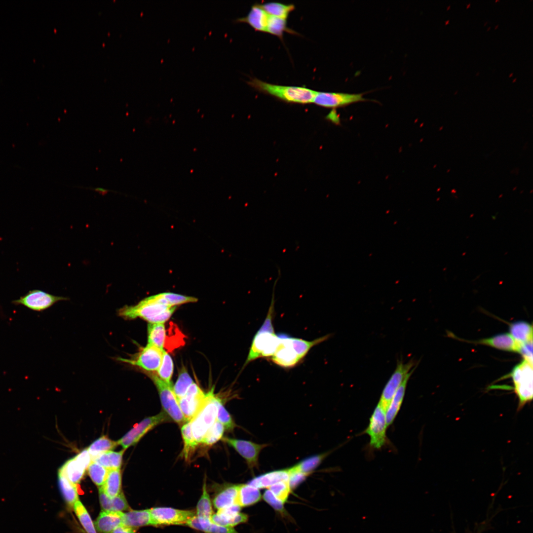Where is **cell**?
I'll list each match as a JSON object with an SVG mask.
<instances>
[{"mask_svg":"<svg viewBox=\"0 0 533 533\" xmlns=\"http://www.w3.org/2000/svg\"><path fill=\"white\" fill-rule=\"evenodd\" d=\"M186 525L205 533H239L232 527L217 525L211 522L210 520L199 518L196 516L190 520Z\"/></svg>","mask_w":533,"mask_h":533,"instance_id":"obj_23","label":"cell"},{"mask_svg":"<svg viewBox=\"0 0 533 533\" xmlns=\"http://www.w3.org/2000/svg\"><path fill=\"white\" fill-rule=\"evenodd\" d=\"M274 302V292H273L267 314L264 323L253 339L244 367L258 358L271 357L276 350L279 338L275 334L272 323Z\"/></svg>","mask_w":533,"mask_h":533,"instance_id":"obj_2","label":"cell"},{"mask_svg":"<svg viewBox=\"0 0 533 533\" xmlns=\"http://www.w3.org/2000/svg\"><path fill=\"white\" fill-rule=\"evenodd\" d=\"M152 526L186 525L195 515L193 510H181L168 507L150 509Z\"/></svg>","mask_w":533,"mask_h":533,"instance_id":"obj_7","label":"cell"},{"mask_svg":"<svg viewBox=\"0 0 533 533\" xmlns=\"http://www.w3.org/2000/svg\"><path fill=\"white\" fill-rule=\"evenodd\" d=\"M181 434L184 443L182 457L188 460L198 446L192 435L190 421H186L181 426Z\"/></svg>","mask_w":533,"mask_h":533,"instance_id":"obj_35","label":"cell"},{"mask_svg":"<svg viewBox=\"0 0 533 533\" xmlns=\"http://www.w3.org/2000/svg\"><path fill=\"white\" fill-rule=\"evenodd\" d=\"M73 507L85 532L87 533H97L91 517L82 503L78 500Z\"/></svg>","mask_w":533,"mask_h":533,"instance_id":"obj_40","label":"cell"},{"mask_svg":"<svg viewBox=\"0 0 533 533\" xmlns=\"http://www.w3.org/2000/svg\"><path fill=\"white\" fill-rule=\"evenodd\" d=\"M289 477L288 469L274 470L254 478L248 484L257 489L268 488L277 482L289 480Z\"/></svg>","mask_w":533,"mask_h":533,"instance_id":"obj_21","label":"cell"},{"mask_svg":"<svg viewBox=\"0 0 533 533\" xmlns=\"http://www.w3.org/2000/svg\"><path fill=\"white\" fill-rule=\"evenodd\" d=\"M449 20H448L446 21H445V24L447 25L449 23Z\"/></svg>","mask_w":533,"mask_h":533,"instance_id":"obj_53","label":"cell"},{"mask_svg":"<svg viewBox=\"0 0 533 533\" xmlns=\"http://www.w3.org/2000/svg\"><path fill=\"white\" fill-rule=\"evenodd\" d=\"M513 73H511V74H510V75H509V76H512V75H513Z\"/></svg>","mask_w":533,"mask_h":533,"instance_id":"obj_57","label":"cell"},{"mask_svg":"<svg viewBox=\"0 0 533 533\" xmlns=\"http://www.w3.org/2000/svg\"><path fill=\"white\" fill-rule=\"evenodd\" d=\"M67 300L66 298L50 294L40 290L29 291L19 299L12 301L15 305H22L34 311H41L51 306L58 301Z\"/></svg>","mask_w":533,"mask_h":533,"instance_id":"obj_12","label":"cell"},{"mask_svg":"<svg viewBox=\"0 0 533 533\" xmlns=\"http://www.w3.org/2000/svg\"><path fill=\"white\" fill-rule=\"evenodd\" d=\"M261 497L259 490L249 484H241L239 486L237 504L241 507L254 504L259 501Z\"/></svg>","mask_w":533,"mask_h":533,"instance_id":"obj_30","label":"cell"},{"mask_svg":"<svg viewBox=\"0 0 533 533\" xmlns=\"http://www.w3.org/2000/svg\"><path fill=\"white\" fill-rule=\"evenodd\" d=\"M411 376L407 377L394 395L386 412L385 417L387 426L391 425L396 418L403 402L406 386Z\"/></svg>","mask_w":533,"mask_h":533,"instance_id":"obj_26","label":"cell"},{"mask_svg":"<svg viewBox=\"0 0 533 533\" xmlns=\"http://www.w3.org/2000/svg\"><path fill=\"white\" fill-rule=\"evenodd\" d=\"M87 469V467L75 456L68 460L59 468L58 472L76 485L80 482Z\"/></svg>","mask_w":533,"mask_h":533,"instance_id":"obj_22","label":"cell"},{"mask_svg":"<svg viewBox=\"0 0 533 533\" xmlns=\"http://www.w3.org/2000/svg\"><path fill=\"white\" fill-rule=\"evenodd\" d=\"M217 420L221 423L228 431H232L236 427V424L230 414L225 408L222 400L219 402L218 406Z\"/></svg>","mask_w":533,"mask_h":533,"instance_id":"obj_46","label":"cell"},{"mask_svg":"<svg viewBox=\"0 0 533 533\" xmlns=\"http://www.w3.org/2000/svg\"><path fill=\"white\" fill-rule=\"evenodd\" d=\"M58 479L59 488L64 498L69 506L73 507L75 503L78 500L76 485L59 472L58 473Z\"/></svg>","mask_w":533,"mask_h":533,"instance_id":"obj_33","label":"cell"},{"mask_svg":"<svg viewBox=\"0 0 533 533\" xmlns=\"http://www.w3.org/2000/svg\"><path fill=\"white\" fill-rule=\"evenodd\" d=\"M263 498L275 510L282 513H284V503L276 497L269 489L265 492Z\"/></svg>","mask_w":533,"mask_h":533,"instance_id":"obj_48","label":"cell"},{"mask_svg":"<svg viewBox=\"0 0 533 533\" xmlns=\"http://www.w3.org/2000/svg\"><path fill=\"white\" fill-rule=\"evenodd\" d=\"M205 394L201 409L190 420L192 435L197 445L200 444L207 431L217 420L218 406L222 400L214 394L213 389Z\"/></svg>","mask_w":533,"mask_h":533,"instance_id":"obj_4","label":"cell"},{"mask_svg":"<svg viewBox=\"0 0 533 533\" xmlns=\"http://www.w3.org/2000/svg\"><path fill=\"white\" fill-rule=\"evenodd\" d=\"M205 393L197 384L193 382L186 394L178 400L180 408L186 421H190L197 413L202 406Z\"/></svg>","mask_w":533,"mask_h":533,"instance_id":"obj_16","label":"cell"},{"mask_svg":"<svg viewBox=\"0 0 533 533\" xmlns=\"http://www.w3.org/2000/svg\"><path fill=\"white\" fill-rule=\"evenodd\" d=\"M174 365L170 355L164 349L161 364L157 371V376L168 383H171L173 373Z\"/></svg>","mask_w":533,"mask_h":533,"instance_id":"obj_42","label":"cell"},{"mask_svg":"<svg viewBox=\"0 0 533 533\" xmlns=\"http://www.w3.org/2000/svg\"><path fill=\"white\" fill-rule=\"evenodd\" d=\"M285 31L290 32L286 20L269 15L266 32L281 38Z\"/></svg>","mask_w":533,"mask_h":533,"instance_id":"obj_44","label":"cell"},{"mask_svg":"<svg viewBox=\"0 0 533 533\" xmlns=\"http://www.w3.org/2000/svg\"><path fill=\"white\" fill-rule=\"evenodd\" d=\"M499 1V0H495V2Z\"/></svg>","mask_w":533,"mask_h":533,"instance_id":"obj_60","label":"cell"},{"mask_svg":"<svg viewBox=\"0 0 533 533\" xmlns=\"http://www.w3.org/2000/svg\"><path fill=\"white\" fill-rule=\"evenodd\" d=\"M224 425L216 420L206 432L200 444L211 446L222 439L225 431Z\"/></svg>","mask_w":533,"mask_h":533,"instance_id":"obj_41","label":"cell"},{"mask_svg":"<svg viewBox=\"0 0 533 533\" xmlns=\"http://www.w3.org/2000/svg\"><path fill=\"white\" fill-rule=\"evenodd\" d=\"M159 295L170 306H176L177 305L194 303L197 301V299L194 297L171 292L162 293L159 294Z\"/></svg>","mask_w":533,"mask_h":533,"instance_id":"obj_45","label":"cell"},{"mask_svg":"<svg viewBox=\"0 0 533 533\" xmlns=\"http://www.w3.org/2000/svg\"><path fill=\"white\" fill-rule=\"evenodd\" d=\"M105 494L113 497L121 491V471L120 469L109 470L104 484L101 486Z\"/></svg>","mask_w":533,"mask_h":533,"instance_id":"obj_29","label":"cell"},{"mask_svg":"<svg viewBox=\"0 0 533 533\" xmlns=\"http://www.w3.org/2000/svg\"><path fill=\"white\" fill-rule=\"evenodd\" d=\"M112 533H136V531L134 529L121 525L114 529Z\"/></svg>","mask_w":533,"mask_h":533,"instance_id":"obj_51","label":"cell"},{"mask_svg":"<svg viewBox=\"0 0 533 533\" xmlns=\"http://www.w3.org/2000/svg\"><path fill=\"white\" fill-rule=\"evenodd\" d=\"M168 416L163 411L145 418L118 440V445L121 446L124 450L135 445L149 431L157 425L168 421Z\"/></svg>","mask_w":533,"mask_h":533,"instance_id":"obj_9","label":"cell"},{"mask_svg":"<svg viewBox=\"0 0 533 533\" xmlns=\"http://www.w3.org/2000/svg\"><path fill=\"white\" fill-rule=\"evenodd\" d=\"M87 470L91 480L96 486L100 487L103 485L109 470L97 462L92 461Z\"/></svg>","mask_w":533,"mask_h":533,"instance_id":"obj_43","label":"cell"},{"mask_svg":"<svg viewBox=\"0 0 533 533\" xmlns=\"http://www.w3.org/2000/svg\"><path fill=\"white\" fill-rule=\"evenodd\" d=\"M193 382L185 369H182L176 382L172 387L173 392L177 400L181 398L186 394Z\"/></svg>","mask_w":533,"mask_h":533,"instance_id":"obj_39","label":"cell"},{"mask_svg":"<svg viewBox=\"0 0 533 533\" xmlns=\"http://www.w3.org/2000/svg\"><path fill=\"white\" fill-rule=\"evenodd\" d=\"M385 411L378 404L375 409L365 433L370 437V445L376 449L381 448L386 443L387 428Z\"/></svg>","mask_w":533,"mask_h":533,"instance_id":"obj_10","label":"cell"},{"mask_svg":"<svg viewBox=\"0 0 533 533\" xmlns=\"http://www.w3.org/2000/svg\"><path fill=\"white\" fill-rule=\"evenodd\" d=\"M490 28H491L490 27H488V28L487 29V31H488L489 29H490Z\"/></svg>","mask_w":533,"mask_h":533,"instance_id":"obj_59","label":"cell"},{"mask_svg":"<svg viewBox=\"0 0 533 533\" xmlns=\"http://www.w3.org/2000/svg\"><path fill=\"white\" fill-rule=\"evenodd\" d=\"M240 485H228L224 486L215 495L213 504L217 510L234 504H237V497Z\"/></svg>","mask_w":533,"mask_h":533,"instance_id":"obj_20","label":"cell"},{"mask_svg":"<svg viewBox=\"0 0 533 533\" xmlns=\"http://www.w3.org/2000/svg\"><path fill=\"white\" fill-rule=\"evenodd\" d=\"M94 190H95L96 191H97V192H99L100 193H102V194L106 193L109 191L107 190H105V189L100 188H95V189H94Z\"/></svg>","mask_w":533,"mask_h":533,"instance_id":"obj_52","label":"cell"},{"mask_svg":"<svg viewBox=\"0 0 533 533\" xmlns=\"http://www.w3.org/2000/svg\"><path fill=\"white\" fill-rule=\"evenodd\" d=\"M247 515L238 512L234 514H228L217 512L213 514L210 521L214 524L229 527H232L248 521Z\"/></svg>","mask_w":533,"mask_h":533,"instance_id":"obj_31","label":"cell"},{"mask_svg":"<svg viewBox=\"0 0 533 533\" xmlns=\"http://www.w3.org/2000/svg\"><path fill=\"white\" fill-rule=\"evenodd\" d=\"M470 6V3H468L466 6V8H468L469 7V6Z\"/></svg>","mask_w":533,"mask_h":533,"instance_id":"obj_54","label":"cell"},{"mask_svg":"<svg viewBox=\"0 0 533 533\" xmlns=\"http://www.w3.org/2000/svg\"><path fill=\"white\" fill-rule=\"evenodd\" d=\"M247 83L257 91L289 103H313L316 92L305 87L273 84L256 78H251Z\"/></svg>","mask_w":533,"mask_h":533,"instance_id":"obj_3","label":"cell"},{"mask_svg":"<svg viewBox=\"0 0 533 533\" xmlns=\"http://www.w3.org/2000/svg\"><path fill=\"white\" fill-rule=\"evenodd\" d=\"M268 15L286 19L289 14L295 9L293 4H284L277 2H270L259 4Z\"/></svg>","mask_w":533,"mask_h":533,"instance_id":"obj_37","label":"cell"},{"mask_svg":"<svg viewBox=\"0 0 533 533\" xmlns=\"http://www.w3.org/2000/svg\"><path fill=\"white\" fill-rule=\"evenodd\" d=\"M99 493L100 503L103 510L122 512L129 509L126 499L122 492L114 497H110L105 494L102 487H100Z\"/></svg>","mask_w":533,"mask_h":533,"instance_id":"obj_25","label":"cell"},{"mask_svg":"<svg viewBox=\"0 0 533 533\" xmlns=\"http://www.w3.org/2000/svg\"><path fill=\"white\" fill-rule=\"evenodd\" d=\"M288 469L289 474V483L291 490L299 486L308 475L301 472L291 471L289 468Z\"/></svg>","mask_w":533,"mask_h":533,"instance_id":"obj_49","label":"cell"},{"mask_svg":"<svg viewBox=\"0 0 533 533\" xmlns=\"http://www.w3.org/2000/svg\"><path fill=\"white\" fill-rule=\"evenodd\" d=\"M450 7H451V6H450V5L448 6L447 7V10H448V9H449V8H450Z\"/></svg>","mask_w":533,"mask_h":533,"instance_id":"obj_56","label":"cell"},{"mask_svg":"<svg viewBox=\"0 0 533 533\" xmlns=\"http://www.w3.org/2000/svg\"><path fill=\"white\" fill-rule=\"evenodd\" d=\"M117 445V441H113L107 436L103 435L95 440L87 449L92 459L103 453L112 451Z\"/></svg>","mask_w":533,"mask_h":533,"instance_id":"obj_36","label":"cell"},{"mask_svg":"<svg viewBox=\"0 0 533 533\" xmlns=\"http://www.w3.org/2000/svg\"><path fill=\"white\" fill-rule=\"evenodd\" d=\"M479 74V72L477 73L476 75H478Z\"/></svg>","mask_w":533,"mask_h":533,"instance_id":"obj_61","label":"cell"},{"mask_svg":"<svg viewBox=\"0 0 533 533\" xmlns=\"http://www.w3.org/2000/svg\"><path fill=\"white\" fill-rule=\"evenodd\" d=\"M176 306H170L158 294L149 297L133 306L119 309V316L125 319L141 318L149 323H164L167 321Z\"/></svg>","mask_w":533,"mask_h":533,"instance_id":"obj_1","label":"cell"},{"mask_svg":"<svg viewBox=\"0 0 533 533\" xmlns=\"http://www.w3.org/2000/svg\"><path fill=\"white\" fill-rule=\"evenodd\" d=\"M279 343L276 351L270 357L272 362L281 367H295L302 360L293 346L291 337L285 334L278 335Z\"/></svg>","mask_w":533,"mask_h":533,"instance_id":"obj_15","label":"cell"},{"mask_svg":"<svg viewBox=\"0 0 533 533\" xmlns=\"http://www.w3.org/2000/svg\"><path fill=\"white\" fill-rule=\"evenodd\" d=\"M122 525L134 529L141 527L152 526L150 509L130 510L126 513H123Z\"/></svg>","mask_w":533,"mask_h":533,"instance_id":"obj_24","label":"cell"},{"mask_svg":"<svg viewBox=\"0 0 533 533\" xmlns=\"http://www.w3.org/2000/svg\"><path fill=\"white\" fill-rule=\"evenodd\" d=\"M166 330L164 323H149L148 342L161 349H163L166 340Z\"/></svg>","mask_w":533,"mask_h":533,"instance_id":"obj_34","label":"cell"},{"mask_svg":"<svg viewBox=\"0 0 533 533\" xmlns=\"http://www.w3.org/2000/svg\"><path fill=\"white\" fill-rule=\"evenodd\" d=\"M516 79H517L516 78H515L514 79H513L512 81L515 82L516 81Z\"/></svg>","mask_w":533,"mask_h":533,"instance_id":"obj_55","label":"cell"},{"mask_svg":"<svg viewBox=\"0 0 533 533\" xmlns=\"http://www.w3.org/2000/svg\"><path fill=\"white\" fill-rule=\"evenodd\" d=\"M222 440L233 448L246 461L250 470L258 466L259 456L267 444H257L250 441L223 437Z\"/></svg>","mask_w":533,"mask_h":533,"instance_id":"obj_13","label":"cell"},{"mask_svg":"<svg viewBox=\"0 0 533 533\" xmlns=\"http://www.w3.org/2000/svg\"><path fill=\"white\" fill-rule=\"evenodd\" d=\"M163 350L148 343L133 358H119V360L137 366L145 372H154L158 370L161 364Z\"/></svg>","mask_w":533,"mask_h":533,"instance_id":"obj_11","label":"cell"},{"mask_svg":"<svg viewBox=\"0 0 533 533\" xmlns=\"http://www.w3.org/2000/svg\"><path fill=\"white\" fill-rule=\"evenodd\" d=\"M328 454L327 452L305 458L289 469L292 471L301 472L309 475L320 465Z\"/></svg>","mask_w":533,"mask_h":533,"instance_id":"obj_38","label":"cell"},{"mask_svg":"<svg viewBox=\"0 0 533 533\" xmlns=\"http://www.w3.org/2000/svg\"><path fill=\"white\" fill-rule=\"evenodd\" d=\"M268 16L259 4H255L252 5L246 16L238 18L234 21L246 23L257 31L266 32Z\"/></svg>","mask_w":533,"mask_h":533,"instance_id":"obj_19","label":"cell"},{"mask_svg":"<svg viewBox=\"0 0 533 533\" xmlns=\"http://www.w3.org/2000/svg\"><path fill=\"white\" fill-rule=\"evenodd\" d=\"M123 514L121 511H102L94 522L96 530L100 533H112L122 524Z\"/></svg>","mask_w":533,"mask_h":533,"instance_id":"obj_17","label":"cell"},{"mask_svg":"<svg viewBox=\"0 0 533 533\" xmlns=\"http://www.w3.org/2000/svg\"><path fill=\"white\" fill-rule=\"evenodd\" d=\"M362 93L350 94L341 92L316 91L313 103L328 108L343 107L358 102L367 101Z\"/></svg>","mask_w":533,"mask_h":533,"instance_id":"obj_14","label":"cell"},{"mask_svg":"<svg viewBox=\"0 0 533 533\" xmlns=\"http://www.w3.org/2000/svg\"><path fill=\"white\" fill-rule=\"evenodd\" d=\"M146 374L152 381L157 389L165 413L174 422L182 426L186 420L180 408L171 383L160 379L154 372H146Z\"/></svg>","mask_w":533,"mask_h":533,"instance_id":"obj_6","label":"cell"},{"mask_svg":"<svg viewBox=\"0 0 533 533\" xmlns=\"http://www.w3.org/2000/svg\"><path fill=\"white\" fill-rule=\"evenodd\" d=\"M498 25H497L496 26H495V29H496L498 27Z\"/></svg>","mask_w":533,"mask_h":533,"instance_id":"obj_58","label":"cell"},{"mask_svg":"<svg viewBox=\"0 0 533 533\" xmlns=\"http://www.w3.org/2000/svg\"><path fill=\"white\" fill-rule=\"evenodd\" d=\"M509 334L520 344L533 341V326L524 321H518L509 326Z\"/></svg>","mask_w":533,"mask_h":533,"instance_id":"obj_27","label":"cell"},{"mask_svg":"<svg viewBox=\"0 0 533 533\" xmlns=\"http://www.w3.org/2000/svg\"><path fill=\"white\" fill-rule=\"evenodd\" d=\"M475 343L502 350L516 352H519L521 345L514 340L509 333L498 334Z\"/></svg>","mask_w":533,"mask_h":533,"instance_id":"obj_18","label":"cell"},{"mask_svg":"<svg viewBox=\"0 0 533 533\" xmlns=\"http://www.w3.org/2000/svg\"><path fill=\"white\" fill-rule=\"evenodd\" d=\"M125 450L119 452L110 451L103 453L92 459L108 470L120 469Z\"/></svg>","mask_w":533,"mask_h":533,"instance_id":"obj_28","label":"cell"},{"mask_svg":"<svg viewBox=\"0 0 533 533\" xmlns=\"http://www.w3.org/2000/svg\"><path fill=\"white\" fill-rule=\"evenodd\" d=\"M518 353L523 356L524 360L533 364V341L521 344Z\"/></svg>","mask_w":533,"mask_h":533,"instance_id":"obj_50","label":"cell"},{"mask_svg":"<svg viewBox=\"0 0 533 533\" xmlns=\"http://www.w3.org/2000/svg\"><path fill=\"white\" fill-rule=\"evenodd\" d=\"M213 514L212 504L207 491L206 478H205L202 486V495L196 505L195 515L199 518L210 520Z\"/></svg>","mask_w":533,"mask_h":533,"instance_id":"obj_32","label":"cell"},{"mask_svg":"<svg viewBox=\"0 0 533 533\" xmlns=\"http://www.w3.org/2000/svg\"><path fill=\"white\" fill-rule=\"evenodd\" d=\"M510 375L514 390L519 399L518 411H520L533 399V364L523 360L514 367Z\"/></svg>","mask_w":533,"mask_h":533,"instance_id":"obj_5","label":"cell"},{"mask_svg":"<svg viewBox=\"0 0 533 533\" xmlns=\"http://www.w3.org/2000/svg\"><path fill=\"white\" fill-rule=\"evenodd\" d=\"M414 362L410 360L404 363L399 361L396 368L385 385L381 394L379 404L386 412L394 395L404 380L411 376L415 368Z\"/></svg>","mask_w":533,"mask_h":533,"instance_id":"obj_8","label":"cell"},{"mask_svg":"<svg viewBox=\"0 0 533 533\" xmlns=\"http://www.w3.org/2000/svg\"><path fill=\"white\" fill-rule=\"evenodd\" d=\"M279 499L285 503L291 491L289 480L277 482L268 488Z\"/></svg>","mask_w":533,"mask_h":533,"instance_id":"obj_47","label":"cell"}]
</instances>
